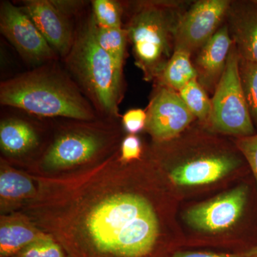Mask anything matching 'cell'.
Wrapping results in <instances>:
<instances>
[{"mask_svg": "<svg viewBox=\"0 0 257 257\" xmlns=\"http://www.w3.org/2000/svg\"><path fill=\"white\" fill-rule=\"evenodd\" d=\"M87 239L73 257H154L159 236L156 214L145 198L116 194L93 208Z\"/></svg>", "mask_w": 257, "mask_h": 257, "instance_id": "cell-1", "label": "cell"}, {"mask_svg": "<svg viewBox=\"0 0 257 257\" xmlns=\"http://www.w3.org/2000/svg\"><path fill=\"white\" fill-rule=\"evenodd\" d=\"M0 102L45 117L95 119V109L77 83L54 66L43 65L2 82Z\"/></svg>", "mask_w": 257, "mask_h": 257, "instance_id": "cell-2", "label": "cell"}, {"mask_svg": "<svg viewBox=\"0 0 257 257\" xmlns=\"http://www.w3.org/2000/svg\"><path fill=\"white\" fill-rule=\"evenodd\" d=\"M65 62L74 82L95 110L111 117L119 116L123 65L98 45L91 15L75 32L73 45Z\"/></svg>", "mask_w": 257, "mask_h": 257, "instance_id": "cell-3", "label": "cell"}, {"mask_svg": "<svg viewBox=\"0 0 257 257\" xmlns=\"http://www.w3.org/2000/svg\"><path fill=\"white\" fill-rule=\"evenodd\" d=\"M135 5L124 28L135 64L145 80L157 79L173 54L175 29L184 12L177 2L142 1Z\"/></svg>", "mask_w": 257, "mask_h": 257, "instance_id": "cell-4", "label": "cell"}, {"mask_svg": "<svg viewBox=\"0 0 257 257\" xmlns=\"http://www.w3.org/2000/svg\"><path fill=\"white\" fill-rule=\"evenodd\" d=\"M239 59L233 42L224 73L211 99L207 125L215 133L242 138L254 135L255 130L241 86Z\"/></svg>", "mask_w": 257, "mask_h": 257, "instance_id": "cell-5", "label": "cell"}, {"mask_svg": "<svg viewBox=\"0 0 257 257\" xmlns=\"http://www.w3.org/2000/svg\"><path fill=\"white\" fill-rule=\"evenodd\" d=\"M0 31L28 63L38 65L55 60L57 54L32 19L11 2L0 4Z\"/></svg>", "mask_w": 257, "mask_h": 257, "instance_id": "cell-6", "label": "cell"}, {"mask_svg": "<svg viewBox=\"0 0 257 257\" xmlns=\"http://www.w3.org/2000/svg\"><path fill=\"white\" fill-rule=\"evenodd\" d=\"M231 3L229 0L194 3L184 12L176 27L174 50H182L192 55L200 50L220 28Z\"/></svg>", "mask_w": 257, "mask_h": 257, "instance_id": "cell-7", "label": "cell"}, {"mask_svg": "<svg viewBox=\"0 0 257 257\" xmlns=\"http://www.w3.org/2000/svg\"><path fill=\"white\" fill-rule=\"evenodd\" d=\"M147 114L145 128L158 143L177 138L196 119L179 92L162 85L152 96Z\"/></svg>", "mask_w": 257, "mask_h": 257, "instance_id": "cell-8", "label": "cell"}, {"mask_svg": "<svg viewBox=\"0 0 257 257\" xmlns=\"http://www.w3.org/2000/svg\"><path fill=\"white\" fill-rule=\"evenodd\" d=\"M247 194V187L240 186L209 202L191 208L186 213L185 220L194 229L207 232L229 229L241 217Z\"/></svg>", "mask_w": 257, "mask_h": 257, "instance_id": "cell-9", "label": "cell"}, {"mask_svg": "<svg viewBox=\"0 0 257 257\" xmlns=\"http://www.w3.org/2000/svg\"><path fill=\"white\" fill-rule=\"evenodd\" d=\"M84 130L60 135L44 157V165L48 168H64L94 158L102 150L105 140L101 134Z\"/></svg>", "mask_w": 257, "mask_h": 257, "instance_id": "cell-10", "label": "cell"}, {"mask_svg": "<svg viewBox=\"0 0 257 257\" xmlns=\"http://www.w3.org/2000/svg\"><path fill=\"white\" fill-rule=\"evenodd\" d=\"M22 5V9L32 19L56 54L65 58L75 36L69 18L52 0H26Z\"/></svg>", "mask_w": 257, "mask_h": 257, "instance_id": "cell-11", "label": "cell"}, {"mask_svg": "<svg viewBox=\"0 0 257 257\" xmlns=\"http://www.w3.org/2000/svg\"><path fill=\"white\" fill-rule=\"evenodd\" d=\"M240 163L239 158L224 152L199 155L175 167L170 172V178L178 186L210 184L232 172Z\"/></svg>", "mask_w": 257, "mask_h": 257, "instance_id": "cell-12", "label": "cell"}, {"mask_svg": "<svg viewBox=\"0 0 257 257\" xmlns=\"http://www.w3.org/2000/svg\"><path fill=\"white\" fill-rule=\"evenodd\" d=\"M232 45L229 28L225 25L198 51L194 65L197 72L198 82L206 91L215 90L224 73Z\"/></svg>", "mask_w": 257, "mask_h": 257, "instance_id": "cell-13", "label": "cell"}, {"mask_svg": "<svg viewBox=\"0 0 257 257\" xmlns=\"http://www.w3.org/2000/svg\"><path fill=\"white\" fill-rule=\"evenodd\" d=\"M226 18L239 57L257 63V4L254 0L231 2Z\"/></svg>", "mask_w": 257, "mask_h": 257, "instance_id": "cell-14", "label": "cell"}, {"mask_svg": "<svg viewBox=\"0 0 257 257\" xmlns=\"http://www.w3.org/2000/svg\"><path fill=\"white\" fill-rule=\"evenodd\" d=\"M37 144L35 128L25 120L10 118L1 121L0 145L7 155L20 156L35 148Z\"/></svg>", "mask_w": 257, "mask_h": 257, "instance_id": "cell-15", "label": "cell"}, {"mask_svg": "<svg viewBox=\"0 0 257 257\" xmlns=\"http://www.w3.org/2000/svg\"><path fill=\"white\" fill-rule=\"evenodd\" d=\"M191 56L184 50H174L163 72L157 79L159 85L179 92L193 79H197V70L191 60Z\"/></svg>", "mask_w": 257, "mask_h": 257, "instance_id": "cell-16", "label": "cell"}, {"mask_svg": "<svg viewBox=\"0 0 257 257\" xmlns=\"http://www.w3.org/2000/svg\"><path fill=\"white\" fill-rule=\"evenodd\" d=\"M45 237L25 225H3L0 229V256L14 257L29 245Z\"/></svg>", "mask_w": 257, "mask_h": 257, "instance_id": "cell-17", "label": "cell"}, {"mask_svg": "<svg viewBox=\"0 0 257 257\" xmlns=\"http://www.w3.org/2000/svg\"><path fill=\"white\" fill-rule=\"evenodd\" d=\"M93 31L98 45L118 63L124 65L125 50L128 36L122 28H106L99 26L94 21L92 15Z\"/></svg>", "mask_w": 257, "mask_h": 257, "instance_id": "cell-18", "label": "cell"}, {"mask_svg": "<svg viewBox=\"0 0 257 257\" xmlns=\"http://www.w3.org/2000/svg\"><path fill=\"white\" fill-rule=\"evenodd\" d=\"M178 92L196 119L207 125L211 114V101L197 79H193Z\"/></svg>", "mask_w": 257, "mask_h": 257, "instance_id": "cell-19", "label": "cell"}, {"mask_svg": "<svg viewBox=\"0 0 257 257\" xmlns=\"http://www.w3.org/2000/svg\"><path fill=\"white\" fill-rule=\"evenodd\" d=\"M239 70L250 116L257 126V63L239 57Z\"/></svg>", "mask_w": 257, "mask_h": 257, "instance_id": "cell-20", "label": "cell"}, {"mask_svg": "<svg viewBox=\"0 0 257 257\" xmlns=\"http://www.w3.org/2000/svg\"><path fill=\"white\" fill-rule=\"evenodd\" d=\"M92 16L99 26L106 28H122V5L114 0L92 1Z\"/></svg>", "mask_w": 257, "mask_h": 257, "instance_id": "cell-21", "label": "cell"}, {"mask_svg": "<svg viewBox=\"0 0 257 257\" xmlns=\"http://www.w3.org/2000/svg\"><path fill=\"white\" fill-rule=\"evenodd\" d=\"M33 184L30 179L18 172L4 171L0 176V194L6 199H20L34 192Z\"/></svg>", "mask_w": 257, "mask_h": 257, "instance_id": "cell-22", "label": "cell"}, {"mask_svg": "<svg viewBox=\"0 0 257 257\" xmlns=\"http://www.w3.org/2000/svg\"><path fill=\"white\" fill-rule=\"evenodd\" d=\"M14 257H66L62 248L50 238L31 243Z\"/></svg>", "mask_w": 257, "mask_h": 257, "instance_id": "cell-23", "label": "cell"}, {"mask_svg": "<svg viewBox=\"0 0 257 257\" xmlns=\"http://www.w3.org/2000/svg\"><path fill=\"white\" fill-rule=\"evenodd\" d=\"M235 145L248 162L257 184V134L237 138Z\"/></svg>", "mask_w": 257, "mask_h": 257, "instance_id": "cell-24", "label": "cell"}, {"mask_svg": "<svg viewBox=\"0 0 257 257\" xmlns=\"http://www.w3.org/2000/svg\"><path fill=\"white\" fill-rule=\"evenodd\" d=\"M147 119L146 111L142 109H133L123 115L122 123L128 133L135 135L146 127Z\"/></svg>", "mask_w": 257, "mask_h": 257, "instance_id": "cell-25", "label": "cell"}, {"mask_svg": "<svg viewBox=\"0 0 257 257\" xmlns=\"http://www.w3.org/2000/svg\"><path fill=\"white\" fill-rule=\"evenodd\" d=\"M142 155V145L140 139L130 135L123 140L121 147V160L123 162L138 160Z\"/></svg>", "mask_w": 257, "mask_h": 257, "instance_id": "cell-26", "label": "cell"}, {"mask_svg": "<svg viewBox=\"0 0 257 257\" xmlns=\"http://www.w3.org/2000/svg\"><path fill=\"white\" fill-rule=\"evenodd\" d=\"M172 257H251L247 251L236 253H216L210 251H176Z\"/></svg>", "mask_w": 257, "mask_h": 257, "instance_id": "cell-27", "label": "cell"}, {"mask_svg": "<svg viewBox=\"0 0 257 257\" xmlns=\"http://www.w3.org/2000/svg\"><path fill=\"white\" fill-rule=\"evenodd\" d=\"M54 5L64 15L70 18L82 9L84 2L82 1H62V0H52Z\"/></svg>", "mask_w": 257, "mask_h": 257, "instance_id": "cell-28", "label": "cell"}, {"mask_svg": "<svg viewBox=\"0 0 257 257\" xmlns=\"http://www.w3.org/2000/svg\"><path fill=\"white\" fill-rule=\"evenodd\" d=\"M246 251L251 257H257V246L250 248V249L247 250Z\"/></svg>", "mask_w": 257, "mask_h": 257, "instance_id": "cell-29", "label": "cell"}, {"mask_svg": "<svg viewBox=\"0 0 257 257\" xmlns=\"http://www.w3.org/2000/svg\"><path fill=\"white\" fill-rule=\"evenodd\" d=\"M254 2H255V3H256V4H257V0H254Z\"/></svg>", "mask_w": 257, "mask_h": 257, "instance_id": "cell-30", "label": "cell"}]
</instances>
